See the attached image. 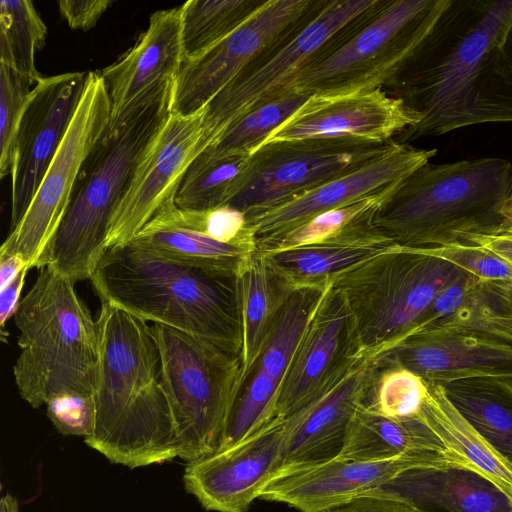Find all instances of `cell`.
<instances>
[{"mask_svg":"<svg viewBox=\"0 0 512 512\" xmlns=\"http://www.w3.org/2000/svg\"><path fill=\"white\" fill-rule=\"evenodd\" d=\"M449 3L450 0L383 1L360 28L307 66L290 90L306 95H335L390 86Z\"/></svg>","mask_w":512,"mask_h":512,"instance_id":"10","label":"cell"},{"mask_svg":"<svg viewBox=\"0 0 512 512\" xmlns=\"http://www.w3.org/2000/svg\"><path fill=\"white\" fill-rule=\"evenodd\" d=\"M381 1L320 0L292 32L248 65L208 103L203 127L209 147L245 115L290 91L307 66L367 22Z\"/></svg>","mask_w":512,"mask_h":512,"instance_id":"8","label":"cell"},{"mask_svg":"<svg viewBox=\"0 0 512 512\" xmlns=\"http://www.w3.org/2000/svg\"><path fill=\"white\" fill-rule=\"evenodd\" d=\"M375 215L317 244L259 253L289 287L327 286L393 244L374 224Z\"/></svg>","mask_w":512,"mask_h":512,"instance_id":"24","label":"cell"},{"mask_svg":"<svg viewBox=\"0 0 512 512\" xmlns=\"http://www.w3.org/2000/svg\"><path fill=\"white\" fill-rule=\"evenodd\" d=\"M47 27L28 0L0 2V64H4L35 84L42 77L35 54L46 40Z\"/></svg>","mask_w":512,"mask_h":512,"instance_id":"34","label":"cell"},{"mask_svg":"<svg viewBox=\"0 0 512 512\" xmlns=\"http://www.w3.org/2000/svg\"><path fill=\"white\" fill-rule=\"evenodd\" d=\"M437 149H419L392 141L365 165L247 219L256 250L326 211L350 204L406 179Z\"/></svg>","mask_w":512,"mask_h":512,"instance_id":"18","label":"cell"},{"mask_svg":"<svg viewBox=\"0 0 512 512\" xmlns=\"http://www.w3.org/2000/svg\"><path fill=\"white\" fill-rule=\"evenodd\" d=\"M421 120L418 112L382 88L347 94H312L261 146L301 140L386 144Z\"/></svg>","mask_w":512,"mask_h":512,"instance_id":"16","label":"cell"},{"mask_svg":"<svg viewBox=\"0 0 512 512\" xmlns=\"http://www.w3.org/2000/svg\"><path fill=\"white\" fill-rule=\"evenodd\" d=\"M377 368L376 358L362 357L320 396L284 420L285 438L274 476L340 454L355 412L370 398Z\"/></svg>","mask_w":512,"mask_h":512,"instance_id":"21","label":"cell"},{"mask_svg":"<svg viewBox=\"0 0 512 512\" xmlns=\"http://www.w3.org/2000/svg\"><path fill=\"white\" fill-rule=\"evenodd\" d=\"M330 285L289 287L285 291L256 368L281 383L293 354Z\"/></svg>","mask_w":512,"mask_h":512,"instance_id":"31","label":"cell"},{"mask_svg":"<svg viewBox=\"0 0 512 512\" xmlns=\"http://www.w3.org/2000/svg\"><path fill=\"white\" fill-rule=\"evenodd\" d=\"M402 181L388 185L350 204L321 213L257 251H282L327 240L364 217L376 213Z\"/></svg>","mask_w":512,"mask_h":512,"instance_id":"38","label":"cell"},{"mask_svg":"<svg viewBox=\"0 0 512 512\" xmlns=\"http://www.w3.org/2000/svg\"><path fill=\"white\" fill-rule=\"evenodd\" d=\"M504 50L509 62L512 65V25L506 35V39L504 42Z\"/></svg>","mask_w":512,"mask_h":512,"instance_id":"51","label":"cell"},{"mask_svg":"<svg viewBox=\"0 0 512 512\" xmlns=\"http://www.w3.org/2000/svg\"><path fill=\"white\" fill-rule=\"evenodd\" d=\"M97 324L96 421L84 442L111 463L130 469L180 458L182 444L161 383L151 326L105 302Z\"/></svg>","mask_w":512,"mask_h":512,"instance_id":"2","label":"cell"},{"mask_svg":"<svg viewBox=\"0 0 512 512\" xmlns=\"http://www.w3.org/2000/svg\"><path fill=\"white\" fill-rule=\"evenodd\" d=\"M368 494L395 497L425 512H512V503L493 483L453 466L409 469Z\"/></svg>","mask_w":512,"mask_h":512,"instance_id":"25","label":"cell"},{"mask_svg":"<svg viewBox=\"0 0 512 512\" xmlns=\"http://www.w3.org/2000/svg\"><path fill=\"white\" fill-rule=\"evenodd\" d=\"M111 107L98 71L87 72L82 97L68 131L17 226L9 231L0 255H18L28 270L45 257L70 205L86 159L110 126Z\"/></svg>","mask_w":512,"mask_h":512,"instance_id":"11","label":"cell"},{"mask_svg":"<svg viewBox=\"0 0 512 512\" xmlns=\"http://www.w3.org/2000/svg\"><path fill=\"white\" fill-rule=\"evenodd\" d=\"M309 96L290 90L261 105L245 115L198 157L213 159L231 155H252L270 133L292 115Z\"/></svg>","mask_w":512,"mask_h":512,"instance_id":"35","label":"cell"},{"mask_svg":"<svg viewBox=\"0 0 512 512\" xmlns=\"http://www.w3.org/2000/svg\"><path fill=\"white\" fill-rule=\"evenodd\" d=\"M435 327L461 330L512 345V307L487 281L474 276L460 307L429 328Z\"/></svg>","mask_w":512,"mask_h":512,"instance_id":"36","label":"cell"},{"mask_svg":"<svg viewBox=\"0 0 512 512\" xmlns=\"http://www.w3.org/2000/svg\"><path fill=\"white\" fill-rule=\"evenodd\" d=\"M185 60L182 5L158 10L137 42L113 64L98 71L107 89L110 128L171 87Z\"/></svg>","mask_w":512,"mask_h":512,"instance_id":"22","label":"cell"},{"mask_svg":"<svg viewBox=\"0 0 512 512\" xmlns=\"http://www.w3.org/2000/svg\"><path fill=\"white\" fill-rule=\"evenodd\" d=\"M418 249L454 264L479 280H512V265L478 245L451 244Z\"/></svg>","mask_w":512,"mask_h":512,"instance_id":"42","label":"cell"},{"mask_svg":"<svg viewBox=\"0 0 512 512\" xmlns=\"http://www.w3.org/2000/svg\"><path fill=\"white\" fill-rule=\"evenodd\" d=\"M440 385L463 418L512 465V380L477 377Z\"/></svg>","mask_w":512,"mask_h":512,"instance_id":"28","label":"cell"},{"mask_svg":"<svg viewBox=\"0 0 512 512\" xmlns=\"http://www.w3.org/2000/svg\"><path fill=\"white\" fill-rule=\"evenodd\" d=\"M512 197V162L484 157L426 163L404 179L377 211L374 224L393 244L437 248L487 231Z\"/></svg>","mask_w":512,"mask_h":512,"instance_id":"4","label":"cell"},{"mask_svg":"<svg viewBox=\"0 0 512 512\" xmlns=\"http://www.w3.org/2000/svg\"><path fill=\"white\" fill-rule=\"evenodd\" d=\"M328 512H425L413 504L385 495L366 494Z\"/></svg>","mask_w":512,"mask_h":512,"instance_id":"46","label":"cell"},{"mask_svg":"<svg viewBox=\"0 0 512 512\" xmlns=\"http://www.w3.org/2000/svg\"><path fill=\"white\" fill-rule=\"evenodd\" d=\"M251 157H197L178 187L175 205L186 210H208L227 205L245 187L251 171Z\"/></svg>","mask_w":512,"mask_h":512,"instance_id":"32","label":"cell"},{"mask_svg":"<svg viewBox=\"0 0 512 512\" xmlns=\"http://www.w3.org/2000/svg\"><path fill=\"white\" fill-rule=\"evenodd\" d=\"M280 382L256 368L253 378L240 391L216 451L234 447L264 430L274 419ZM215 451V452H216Z\"/></svg>","mask_w":512,"mask_h":512,"instance_id":"39","label":"cell"},{"mask_svg":"<svg viewBox=\"0 0 512 512\" xmlns=\"http://www.w3.org/2000/svg\"><path fill=\"white\" fill-rule=\"evenodd\" d=\"M449 466L445 458L406 455L382 461L334 458L275 475L259 499L284 503L298 512H328L418 467Z\"/></svg>","mask_w":512,"mask_h":512,"instance_id":"19","label":"cell"},{"mask_svg":"<svg viewBox=\"0 0 512 512\" xmlns=\"http://www.w3.org/2000/svg\"><path fill=\"white\" fill-rule=\"evenodd\" d=\"M377 362L378 368L367 404L390 418L417 416L427 395V383L406 368L384 364L378 359Z\"/></svg>","mask_w":512,"mask_h":512,"instance_id":"40","label":"cell"},{"mask_svg":"<svg viewBox=\"0 0 512 512\" xmlns=\"http://www.w3.org/2000/svg\"><path fill=\"white\" fill-rule=\"evenodd\" d=\"M466 273L421 249L392 244L337 275L333 286L352 313L361 356L378 358L410 336L435 298Z\"/></svg>","mask_w":512,"mask_h":512,"instance_id":"7","label":"cell"},{"mask_svg":"<svg viewBox=\"0 0 512 512\" xmlns=\"http://www.w3.org/2000/svg\"><path fill=\"white\" fill-rule=\"evenodd\" d=\"M27 271L28 269H23L5 288L0 290V326L1 339L4 342H6L5 339L9 335L4 327L18 308Z\"/></svg>","mask_w":512,"mask_h":512,"instance_id":"47","label":"cell"},{"mask_svg":"<svg viewBox=\"0 0 512 512\" xmlns=\"http://www.w3.org/2000/svg\"><path fill=\"white\" fill-rule=\"evenodd\" d=\"M263 2L260 0L186 1L182 4V40L185 60L197 58L221 43Z\"/></svg>","mask_w":512,"mask_h":512,"instance_id":"33","label":"cell"},{"mask_svg":"<svg viewBox=\"0 0 512 512\" xmlns=\"http://www.w3.org/2000/svg\"><path fill=\"white\" fill-rule=\"evenodd\" d=\"M377 359L406 368L429 383L477 377L512 380V345L455 329L419 331Z\"/></svg>","mask_w":512,"mask_h":512,"instance_id":"23","label":"cell"},{"mask_svg":"<svg viewBox=\"0 0 512 512\" xmlns=\"http://www.w3.org/2000/svg\"><path fill=\"white\" fill-rule=\"evenodd\" d=\"M0 512H19L17 499L10 493L1 497Z\"/></svg>","mask_w":512,"mask_h":512,"instance_id":"50","label":"cell"},{"mask_svg":"<svg viewBox=\"0 0 512 512\" xmlns=\"http://www.w3.org/2000/svg\"><path fill=\"white\" fill-rule=\"evenodd\" d=\"M160 375L186 462L214 453L243 387L239 356L160 324L151 326Z\"/></svg>","mask_w":512,"mask_h":512,"instance_id":"9","label":"cell"},{"mask_svg":"<svg viewBox=\"0 0 512 512\" xmlns=\"http://www.w3.org/2000/svg\"><path fill=\"white\" fill-rule=\"evenodd\" d=\"M128 244L154 257L205 270L240 274L256 248L227 244L183 229L141 230Z\"/></svg>","mask_w":512,"mask_h":512,"instance_id":"30","label":"cell"},{"mask_svg":"<svg viewBox=\"0 0 512 512\" xmlns=\"http://www.w3.org/2000/svg\"><path fill=\"white\" fill-rule=\"evenodd\" d=\"M239 275L166 261L126 244L108 248L90 280L101 302L240 357Z\"/></svg>","mask_w":512,"mask_h":512,"instance_id":"3","label":"cell"},{"mask_svg":"<svg viewBox=\"0 0 512 512\" xmlns=\"http://www.w3.org/2000/svg\"><path fill=\"white\" fill-rule=\"evenodd\" d=\"M502 214L507 217H512V197L506 203L502 210Z\"/></svg>","mask_w":512,"mask_h":512,"instance_id":"52","label":"cell"},{"mask_svg":"<svg viewBox=\"0 0 512 512\" xmlns=\"http://www.w3.org/2000/svg\"><path fill=\"white\" fill-rule=\"evenodd\" d=\"M243 345L242 381L253 374L264 349L279 303L289 288L255 251L239 275Z\"/></svg>","mask_w":512,"mask_h":512,"instance_id":"29","label":"cell"},{"mask_svg":"<svg viewBox=\"0 0 512 512\" xmlns=\"http://www.w3.org/2000/svg\"><path fill=\"white\" fill-rule=\"evenodd\" d=\"M35 83L0 64V177L13 169L15 144Z\"/></svg>","mask_w":512,"mask_h":512,"instance_id":"41","label":"cell"},{"mask_svg":"<svg viewBox=\"0 0 512 512\" xmlns=\"http://www.w3.org/2000/svg\"><path fill=\"white\" fill-rule=\"evenodd\" d=\"M28 269L18 255H0V290L5 288L23 269Z\"/></svg>","mask_w":512,"mask_h":512,"instance_id":"48","label":"cell"},{"mask_svg":"<svg viewBox=\"0 0 512 512\" xmlns=\"http://www.w3.org/2000/svg\"><path fill=\"white\" fill-rule=\"evenodd\" d=\"M320 0H266L230 36L188 59L173 85L171 113L201 110L259 56L292 32Z\"/></svg>","mask_w":512,"mask_h":512,"instance_id":"13","label":"cell"},{"mask_svg":"<svg viewBox=\"0 0 512 512\" xmlns=\"http://www.w3.org/2000/svg\"><path fill=\"white\" fill-rule=\"evenodd\" d=\"M426 383L427 395L418 416L441 441L450 466L481 475L512 503V465L463 418L440 384Z\"/></svg>","mask_w":512,"mask_h":512,"instance_id":"26","label":"cell"},{"mask_svg":"<svg viewBox=\"0 0 512 512\" xmlns=\"http://www.w3.org/2000/svg\"><path fill=\"white\" fill-rule=\"evenodd\" d=\"M487 282L512 307V280H493Z\"/></svg>","mask_w":512,"mask_h":512,"instance_id":"49","label":"cell"},{"mask_svg":"<svg viewBox=\"0 0 512 512\" xmlns=\"http://www.w3.org/2000/svg\"><path fill=\"white\" fill-rule=\"evenodd\" d=\"M86 77L85 72L41 77L33 88L15 144L10 231L25 214L68 131Z\"/></svg>","mask_w":512,"mask_h":512,"instance_id":"17","label":"cell"},{"mask_svg":"<svg viewBox=\"0 0 512 512\" xmlns=\"http://www.w3.org/2000/svg\"><path fill=\"white\" fill-rule=\"evenodd\" d=\"M114 3L110 0L58 1L60 15L71 29L88 31L96 26L101 16Z\"/></svg>","mask_w":512,"mask_h":512,"instance_id":"44","label":"cell"},{"mask_svg":"<svg viewBox=\"0 0 512 512\" xmlns=\"http://www.w3.org/2000/svg\"><path fill=\"white\" fill-rule=\"evenodd\" d=\"M512 0H450L433 30L388 86L422 120L395 140L512 122V65L504 42Z\"/></svg>","mask_w":512,"mask_h":512,"instance_id":"1","label":"cell"},{"mask_svg":"<svg viewBox=\"0 0 512 512\" xmlns=\"http://www.w3.org/2000/svg\"><path fill=\"white\" fill-rule=\"evenodd\" d=\"M173 85L119 126L109 127L90 153L43 267H51L74 283L91 279L105 254L112 216L142 156L171 113Z\"/></svg>","mask_w":512,"mask_h":512,"instance_id":"6","label":"cell"},{"mask_svg":"<svg viewBox=\"0 0 512 512\" xmlns=\"http://www.w3.org/2000/svg\"><path fill=\"white\" fill-rule=\"evenodd\" d=\"M46 414L59 433L65 436H82L94 432L96 406L94 395L64 393L48 399Z\"/></svg>","mask_w":512,"mask_h":512,"instance_id":"43","label":"cell"},{"mask_svg":"<svg viewBox=\"0 0 512 512\" xmlns=\"http://www.w3.org/2000/svg\"><path fill=\"white\" fill-rule=\"evenodd\" d=\"M206 106L191 115L170 113L142 156L109 225L106 250L128 244L165 203L174 200L192 162L209 147Z\"/></svg>","mask_w":512,"mask_h":512,"instance_id":"14","label":"cell"},{"mask_svg":"<svg viewBox=\"0 0 512 512\" xmlns=\"http://www.w3.org/2000/svg\"><path fill=\"white\" fill-rule=\"evenodd\" d=\"M361 358L354 318L332 282L282 378L274 419L285 420L308 405Z\"/></svg>","mask_w":512,"mask_h":512,"instance_id":"15","label":"cell"},{"mask_svg":"<svg viewBox=\"0 0 512 512\" xmlns=\"http://www.w3.org/2000/svg\"><path fill=\"white\" fill-rule=\"evenodd\" d=\"M391 142L301 140L265 144L252 154L245 187L227 205L243 212L247 220L356 170L384 153Z\"/></svg>","mask_w":512,"mask_h":512,"instance_id":"12","label":"cell"},{"mask_svg":"<svg viewBox=\"0 0 512 512\" xmlns=\"http://www.w3.org/2000/svg\"><path fill=\"white\" fill-rule=\"evenodd\" d=\"M168 228L189 230L222 243L256 248L244 213L228 205L208 210H186L178 208L174 200L169 201L141 230Z\"/></svg>","mask_w":512,"mask_h":512,"instance_id":"37","label":"cell"},{"mask_svg":"<svg viewBox=\"0 0 512 512\" xmlns=\"http://www.w3.org/2000/svg\"><path fill=\"white\" fill-rule=\"evenodd\" d=\"M460 244L481 246L512 265V217L505 216L487 231L463 236Z\"/></svg>","mask_w":512,"mask_h":512,"instance_id":"45","label":"cell"},{"mask_svg":"<svg viewBox=\"0 0 512 512\" xmlns=\"http://www.w3.org/2000/svg\"><path fill=\"white\" fill-rule=\"evenodd\" d=\"M406 455L439 456L448 462L441 441L418 415L390 418L366 402L355 412L336 458L382 461Z\"/></svg>","mask_w":512,"mask_h":512,"instance_id":"27","label":"cell"},{"mask_svg":"<svg viewBox=\"0 0 512 512\" xmlns=\"http://www.w3.org/2000/svg\"><path fill=\"white\" fill-rule=\"evenodd\" d=\"M74 285L44 266L14 314L21 352L13 375L21 398L32 408L64 393L94 395L99 328Z\"/></svg>","mask_w":512,"mask_h":512,"instance_id":"5","label":"cell"},{"mask_svg":"<svg viewBox=\"0 0 512 512\" xmlns=\"http://www.w3.org/2000/svg\"><path fill=\"white\" fill-rule=\"evenodd\" d=\"M284 438V420L275 419L241 444L186 462V492L207 511L247 512L274 476Z\"/></svg>","mask_w":512,"mask_h":512,"instance_id":"20","label":"cell"}]
</instances>
